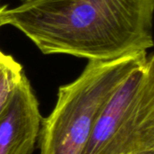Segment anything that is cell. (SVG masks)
<instances>
[{
    "label": "cell",
    "instance_id": "3957f363",
    "mask_svg": "<svg viewBox=\"0 0 154 154\" xmlns=\"http://www.w3.org/2000/svg\"><path fill=\"white\" fill-rule=\"evenodd\" d=\"M154 151V56L117 86L103 106L81 154H137Z\"/></svg>",
    "mask_w": 154,
    "mask_h": 154
},
{
    "label": "cell",
    "instance_id": "7a4b0ae2",
    "mask_svg": "<svg viewBox=\"0 0 154 154\" xmlns=\"http://www.w3.org/2000/svg\"><path fill=\"white\" fill-rule=\"evenodd\" d=\"M147 52L112 60H88L79 77L59 88L52 112L42 118L41 154H81L107 99Z\"/></svg>",
    "mask_w": 154,
    "mask_h": 154
},
{
    "label": "cell",
    "instance_id": "5b68a950",
    "mask_svg": "<svg viewBox=\"0 0 154 154\" xmlns=\"http://www.w3.org/2000/svg\"><path fill=\"white\" fill-rule=\"evenodd\" d=\"M22 65L0 51V115L24 77Z\"/></svg>",
    "mask_w": 154,
    "mask_h": 154
},
{
    "label": "cell",
    "instance_id": "277c9868",
    "mask_svg": "<svg viewBox=\"0 0 154 154\" xmlns=\"http://www.w3.org/2000/svg\"><path fill=\"white\" fill-rule=\"evenodd\" d=\"M42 120L38 100L24 75L0 115V154H32Z\"/></svg>",
    "mask_w": 154,
    "mask_h": 154
},
{
    "label": "cell",
    "instance_id": "52a82bcc",
    "mask_svg": "<svg viewBox=\"0 0 154 154\" xmlns=\"http://www.w3.org/2000/svg\"><path fill=\"white\" fill-rule=\"evenodd\" d=\"M6 8V5H3V6H0V15H1V14H2V12L5 10Z\"/></svg>",
    "mask_w": 154,
    "mask_h": 154
},
{
    "label": "cell",
    "instance_id": "ba28073f",
    "mask_svg": "<svg viewBox=\"0 0 154 154\" xmlns=\"http://www.w3.org/2000/svg\"><path fill=\"white\" fill-rule=\"evenodd\" d=\"M23 2H25V1H29V0H22Z\"/></svg>",
    "mask_w": 154,
    "mask_h": 154
},
{
    "label": "cell",
    "instance_id": "6da1fadb",
    "mask_svg": "<svg viewBox=\"0 0 154 154\" xmlns=\"http://www.w3.org/2000/svg\"><path fill=\"white\" fill-rule=\"evenodd\" d=\"M154 0H29L0 15L43 54L112 60L153 47Z\"/></svg>",
    "mask_w": 154,
    "mask_h": 154
},
{
    "label": "cell",
    "instance_id": "8992f818",
    "mask_svg": "<svg viewBox=\"0 0 154 154\" xmlns=\"http://www.w3.org/2000/svg\"><path fill=\"white\" fill-rule=\"evenodd\" d=\"M137 154H154V151H150V152H141V153Z\"/></svg>",
    "mask_w": 154,
    "mask_h": 154
}]
</instances>
